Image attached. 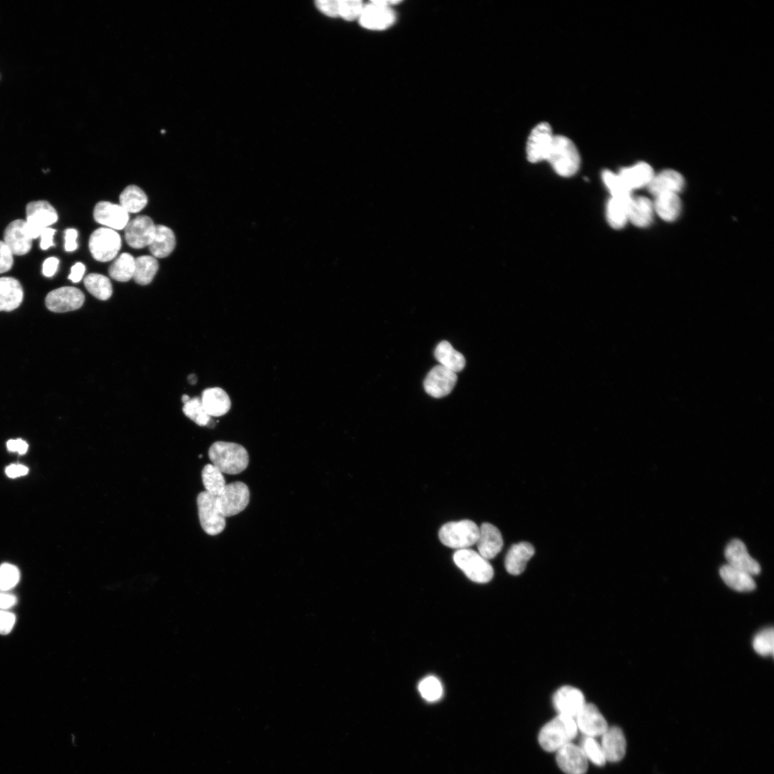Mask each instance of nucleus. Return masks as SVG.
<instances>
[{
    "instance_id": "22",
    "label": "nucleus",
    "mask_w": 774,
    "mask_h": 774,
    "mask_svg": "<svg viewBox=\"0 0 774 774\" xmlns=\"http://www.w3.org/2000/svg\"><path fill=\"white\" fill-rule=\"evenodd\" d=\"M601 747L606 761L618 762L625 756L627 742L625 735L618 727L607 729L603 734Z\"/></svg>"
},
{
    "instance_id": "44",
    "label": "nucleus",
    "mask_w": 774,
    "mask_h": 774,
    "mask_svg": "<svg viewBox=\"0 0 774 774\" xmlns=\"http://www.w3.org/2000/svg\"><path fill=\"white\" fill-rule=\"evenodd\" d=\"M588 760L596 766H602L606 763L601 745L594 738L587 737L584 739L582 746Z\"/></svg>"
},
{
    "instance_id": "45",
    "label": "nucleus",
    "mask_w": 774,
    "mask_h": 774,
    "mask_svg": "<svg viewBox=\"0 0 774 774\" xmlns=\"http://www.w3.org/2000/svg\"><path fill=\"white\" fill-rule=\"evenodd\" d=\"M364 6L359 0H342L340 1V17L346 21L359 19Z\"/></svg>"
},
{
    "instance_id": "43",
    "label": "nucleus",
    "mask_w": 774,
    "mask_h": 774,
    "mask_svg": "<svg viewBox=\"0 0 774 774\" xmlns=\"http://www.w3.org/2000/svg\"><path fill=\"white\" fill-rule=\"evenodd\" d=\"M21 577L19 570L10 564L0 567V590L8 591L15 587Z\"/></svg>"
},
{
    "instance_id": "31",
    "label": "nucleus",
    "mask_w": 774,
    "mask_h": 774,
    "mask_svg": "<svg viewBox=\"0 0 774 774\" xmlns=\"http://www.w3.org/2000/svg\"><path fill=\"white\" fill-rule=\"evenodd\" d=\"M720 575L727 586L735 591L746 592L756 589V582L751 574L729 565L721 568Z\"/></svg>"
},
{
    "instance_id": "34",
    "label": "nucleus",
    "mask_w": 774,
    "mask_h": 774,
    "mask_svg": "<svg viewBox=\"0 0 774 774\" xmlns=\"http://www.w3.org/2000/svg\"><path fill=\"white\" fill-rule=\"evenodd\" d=\"M158 270V262L153 256L144 255L135 259L133 279L141 286L151 283Z\"/></svg>"
},
{
    "instance_id": "51",
    "label": "nucleus",
    "mask_w": 774,
    "mask_h": 774,
    "mask_svg": "<svg viewBox=\"0 0 774 774\" xmlns=\"http://www.w3.org/2000/svg\"><path fill=\"white\" fill-rule=\"evenodd\" d=\"M78 232L75 229H68L66 231V245L65 248L67 252L75 251L78 248L77 243Z\"/></svg>"
},
{
    "instance_id": "47",
    "label": "nucleus",
    "mask_w": 774,
    "mask_h": 774,
    "mask_svg": "<svg viewBox=\"0 0 774 774\" xmlns=\"http://www.w3.org/2000/svg\"><path fill=\"white\" fill-rule=\"evenodd\" d=\"M13 265V253L4 241H0V274L9 271Z\"/></svg>"
},
{
    "instance_id": "25",
    "label": "nucleus",
    "mask_w": 774,
    "mask_h": 774,
    "mask_svg": "<svg viewBox=\"0 0 774 774\" xmlns=\"http://www.w3.org/2000/svg\"><path fill=\"white\" fill-rule=\"evenodd\" d=\"M618 175L632 192L634 190L648 187L655 174L649 163L642 161L632 167L622 169Z\"/></svg>"
},
{
    "instance_id": "9",
    "label": "nucleus",
    "mask_w": 774,
    "mask_h": 774,
    "mask_svg": "<svg viewBox=\"0 0 774 774\" xmlns=\"http://www.w3.org/2000/svg\"><path fill=\"white\" fill-rule=\"evenodd\" d=\"M401 4V1H373L365 6L359 19L361 25L371 30H383L391 28L395 22V13L391 6Z\"/></svg>"
},
{
    "instance_id": "15",
    "label": "nucleus",
    "mask_w": 774,
    "mask_h": 774,
    "mask_svg": "<svg viewBox=\"0 0 774 774\" xmlns=\"http://www.w3.org/2000/svg\"><path fill=\"white\" fill-rule=\"evenodd\" d=\"M96 222L112 230H123L129 222V213L120 205L108 202H98L93 211Z\"/></svg>"
},
{
    "instance_id": "3",
    "label": "nucleus",
    "mask_w": 774,
    "mask_h": 774,
    "mask_svg": "<svg viewBox=\"0 0 774 774\" xmlns=\"http://www.w3.org/2000/svg\"><path fill=\"white\" fill-rule=\"evenodd\" d=\"M578 734L574 718L559 715L541 730L538 741L546 751H558L572 743Z\"/></svg>"
},
{
    "instance_id": "33",
    "label": "nucleus",
    "mask_w": 774,
    "mask_h": 774,
    "mask_svg": "<svg viewBox=\"0 0 774 774\" xmlns=\"http://www.w3.org/2000/svg\"><path fill=\"white\" fill-rule=\"evenodd\" d=\"M631 197V198H632ZM629 200L611 197L606 206V218L610 226L617 230L623 229L629 221Z\"/></svg>"
},
{
    "instance_id": "42",
    "label": "nucleus",
    "mask_w": 774,
    "mask_h": 774,
    "mask_svg": "<svg viewBox=\"0 0 774 774\" xmlns=\"http://www.w3.org/2000/svg\"><path fill=\"white\" fill-rule=\"evenodd\" d=\"M753 647L754 650L761 656L773 655L774 649L773 629L769 628L759 633L753 639Z\"/></svg>"
},
{
    "instance_id": "28",
    "label": "nucleus",
    "mask_w": 774,
    "mask_h": 774,
    "mask_svg": "<svg viewBox=\"0 0 774 774\" xmlns=\"http://www.w3.org/2000/svg\"><path fill=\"white\" fill-rule=\"evenodd\" d=\"M654 213L653 202L645 197H632L628 207L629 221L638 228L649 226Z\"/></svg>"
},
{
    "instance_id": "10",
    "label": "nucleus",
    "mask_w": 774,
    "mask_h": 774,
    "mask_svg": "<svg viewBox=\"0 0 774 774\" xmlns=\"http://www.w3.org/2000/svg\"><path fill=\"white\" fill-rule=\"evenodd\" d=\"M26 214V226L33 239L40 237L43 230L57 223L59 219L57 210L46 201L29 203Z\"/></svg>"
},
{
    "instance_id": "41",
    "label": "nucleus",
    "mask_w": 774,
    "mask_h": 774,
    "mask_svg": "<svg viewBox=\"0 0 774 774\" xmlns=\"http://www.w3.org/2000/svg\"><path fill=\"white\" fill-rule=\"evenodd\" d=\"M419 691L424 699L429 702L439 700L444 694L441 682L434 676L423 679L419 685Z\"/></svg>"
},
{
    "instance_id": "5",
    "label": "nucleus",
    "mask_w": 774,
    "mask_h": 774,
    "mask_svg": "<svg viewBox=\"0 0 774 774\" xmlns=\"http://www.w3.org/2000/svg\"><path fill=\"white\" fill-rule=\"evenodd\" d=\"M454 560L466 577L475 583L486 584L494 576L493 568L488 560L472 549L458 550L455 553Z\"/></svg>"
},
{
    "instance_id": "55",
    "label": "nucleus",
    "mask_w": 774,
    "mask_h": 774,
    "mask_svg": "<svg viewBox=\"0 0 774 774\" xmlns=\"http://www.w3.org/2000/svg\"><path fill=\"white\" fill-rule=\"evenodd\" d=\"M16 603L17 599L15 596L6 593H0V608H1V609H9V608L14 606Z\"/></svg>"
},
{
    "instance_id": "4",
    "label": "nucleus",
    "mask_w": 774,
    "mask_h": 774,
    "mask_svg": "<svg viewBox=\"0 0 774 774\" xmlns=\"http://www.w3.org/2000/svg\"><path fill=\"white\" fill-rule=\"evenodd\" d=\"M480 528L470 520L450 522L442 526L439 538L446 546L458 550L469 548L477 543Z\"/></svg>"
},
{
    "instance_id": "20",
    "label": "nucleus",
    "mask_w": 774,
    "mask_h": 774,
    "mask_svg": "<svg viewBox=\"0 0 774 774\" xmlns=\"http://www.w3.org/2000/svg\"><path fill=\"white\" fill-rule=\"evenodd\" d=\"M33 238L30 236L26 222L22 219L13 221L6 229L4 243L13 255H23L32 248Z\"/></svg>"
},
{
    "instance_id": "35",
    "label": "nucleus",
    "mask_w": 774,
    "mask_h": 774,
    "mask_svg": "<svg viewBox=\"0 0 774 774\" xmlns=\"http://www.w3.org/2000/svg\"><path fill=\"white\" fill-rule=\"evenodd\" d=\"M84 285L88 291L99 300L107 301L112 296V283L105 275L98 273L89 274L84 280Z\"/></svg>"
},
{
    "instance_id": "30",
    "label": "nucleus",
    "mask_w": 774,
    "mask_h": 774,
    "mask_svg": "<svg viewBox=\"0 0 774 774\" xmlns=\"http://www.w3.org/2000/svg\"><path fill=\"white\" fill-rule=\"evenodd\" d=\"M654 213L667 222H673L680 215L682 203L678 194L666 193L655 197Z\"/></svg>"
},
{
    "instance_id": "23",
    "label": "nucleus",
    "mask_w": 774,
    "mask_h": 774,
    "mask_svg": "<svg viewBox=\"0 0 774 774\" xmlns=\"http://www.w3.org/2000/svg\"><path fill=\"white\" fill-rule=\"evenodd\" d=\"M685 186V180L678 172L666 170L654 175L648 185L649 192L654 197L662 194H678Z\"/></svg>"
},
{
    "instance_id": "14",
    "label": "nucleus",
    "mask_w": 774,
    "mask_h": 774,
    "mask_svg": "<svg viewBox=\"0 0 774 774\" xmlns=\"http://www.w3.org/2000/svg\"><path fill=\"white\" fill-rule=\"evenodd\" d=\"M125 229V240L135 249L149 247L156 231L153 220L148 216H139L129 222Z\"/></svg>"
},
{
    "instance_id": "27",
    "label": "nucleus",
    "mask_w": 774,
    "mask_h": 774,
    "mask_svg": "<svg viewBox=\"0 0 774 774\" xmlns=\"http://www.w3.org/2000/svg\"><path fill=\"white\" fill-rule=\"evenodd\" d=\"M23 289L20 282L11 277L0 278V311H12L23 301Z\"/></svg>"
},
{
    "instance_id": "7",
    "label": "nucleus",
    "mask_w": 774,
    "mask_h": 774,
    "mask_svg": "<svg viewBox=\"0 0 774 774\" xmlns=\"http://www.w3.org/2000/svg\"><path fill=\"white\" fill-rule=\"evenodd\" d=\"M250 490L243 482L226 485L224 490L216 496V504L224 516H236L246 509L250 502Z\"/></svg>"
},
{
    "instance_id": "39",
    "label": "nucleus",
    "mask_w": 774,
    "mask_h": 774,
    "mask_svg": "<svg viewBox=\"0 0 774 774\" xmlns=\"http://www.w3.org/2000/svg\"><path fill=\"white\" fill-rule=\"evenodd\" d=\"M602 180L611 193L612 197L629 200L633 197L632 192L627 187L618 174L610 171H604L602 173Z\"/></svg>"
},
{
    "instance_id": "2",
    "label": "nucleus",
    "mask_w": 774,
    "mask_h": 774,
    "mask_svg": "<svg viewBox=\"0 0 774 774\" xmlns=\"http://www.w3.org/2000/svg\"><path fill=\"white\" fill-rule=\"evenodd\" d=\"M546 161L558 175L570 178L579 171L581 157L577 147L570 138L555 135Z\"/></svg>"
},
{
    "instance_id": "54",
    "label": "nucleus",
    "mask_w": 774,
    "mask_h": 774,
    "mask_svg": "<svg viewBox=\"0 0 774 774\" xmlns=\"http://www.w3.org/2000/svg\"><path fill=\"white\" fill-rule=\"evenodd\" d=\"M28 468L22 465H11L6 470L7 475L12 478L24 476L28 473Z\"/></svg>"
},
{
    "instance_id": "16",
    "label": "nucleus",
    "mask_w": 774,
    "mask_h": 774,
    "mask_svg": "<svg viewBox=\"0 0 774 774\" xmlns=\"http://www.w3.org/2000/svg\"><path fill=\"white\" fill-rule=\"evenodd\" d=\"M574 720L578 730L587 737H601L609 729L604 717L591 703H586Z\"/></svg>"
},
{
    "instance_id": "46",
    "label": "nucleus",
    "mask_w": 774,
    "mask_h": 774,
    "mask_svg": "<svg viewBox=\"0 0 774 774\" xmlns=\"http://www.w3.org/2000/svg\"><path fill=\"white\" fill-rule=\"evenodd\" d=\"M316 6L325 16L340 17V0H318L316 2Z\"/></svg>"
},
{
    "instance_id": "11",
    "label": "nucleus",
    "mask_w": 774,
    "mask_h": 774,
    "mask_svg": "<svg viewBox=\"0 0 774 774\" xmlns=\"http://www.w3.org/2000/svg\"><path fill=\"white\" fill-rule=\"evenodd\" d=\"M555 136L549 124L541 122L536 125L528 138L526 154L528 161L533 163L546 161Z\"/></svg>"
},
{
    "instance_id": "38",
    "label": "nucleus",
    "mask_w": 774,
    "mask_h": 774,
    "mask_svg": "<svg viewBox=\"0 0 774 774\" xmlns=\"http://www.w3.org/2000/svg\"><path fill=\"white\" fill-rule=\"evenodd\" d=\"M202 479L205 491L214 496L222 492L226 485L224 473L212 464L204 467Z\"/></svg>"
},
{
    "instance_id": "8",
    "label": "nucleus",
    "mask_w": 774,
    "mask_h": 774,
    "mask_svg": "<svg viewBox=\"0 0 774 774\" xmlns=\"http://www.w3.org/2000/svg\"><path fill=\"white\" fill-rule=\"evenodd\" d=\"M122 248V238L114 230L98 229L90 237L89 249L93 258L108 262L115 258Z\"/></svg>"
},
{
    "instance_id": "21",
    "label": "nucleus",
    "mask_w": 774,
    "mask_h": 774,
    "mask_svg": "<svg viewBox=\"0 0 774 774\" xmlns=\"http://www.w3.org/2000/svg\"><path fill=\"white\" fill-rule=\"evenodd\" d=\"M479 554L487 560L495 558L502 551L504 540L501 531L495 526L484 523L480 528L477 542Z\"/></svg>"
},
{
    "instance_id": "52",
    "label": "nucleus",
    "mask_w": 774,
    "mask_h": 774,
    "mask_svg": "<svg viewBox=\"0 0 774 774\" xmlns=\"http://www.w3.org/2000/svg\"><path fill=\"white\" fill-rule=\"evenodd\" d=\"M55 230L47 228L43 230L40 234L41 243L40 248L42 250H47L50 247L54 246L53 238L54 236Z\"/></svg>"
},
{
    "instance_id": "13",
    "label": "nucleus",
    "mask_w": 774,
    "mask_h": 774,
    "mask_svg": "<svg viewBox=\"0 0 774 774\" xmlns=\"http://www.w3.org/2000/svg\"><path fill=\"white\" fill-rule=\"evenodd\" d=\"M85 296L75 287H62L50 292L45 299L47 308L54 313H67L79 309Z\"/></svg>"
},
{
    "instance_id": "18",
    "label": "nucleus",
    "mask_w": 774,
    "mask_h": 774,
    "mask_svg": "<svg viewBox=\"0 0 774 774\" xmlns=\"http://www.w3.org/2000/svg\"><path fill=\"white\" fill-rule=\"evenodd\" d=\"M553 703L559 715L575 718L585 705V698L582 692L572 686L560 688L553 698Z\"/></svg>"
},
{
    "instance_id": "17",
    "label": "nucleus",
    "mask_w": 774,
    "mask_h": 774,
    "mask_svg": "<svg viewBox=\"0 0 774 774\" xmlns=\"http://www.w3.org/2000/svg\"><path fill=\"white\" fill-rule=\"evenodd\" d=\"M725 558L729 565L751 576L761 572L759 564L749 555L746 545L741 540L734 539L728 544L725 550Z\"/></svg>"
},
{
    "instance_id": "53",
    "label": "nucleus",
    "mask_w": 774,
    "mask_h": 774,
    "mask_svg": "<svg viewBox=\"0 0 774 774\" xmlns=\"http://www.w3.org/2000/svg\"><path fill=\"white\" fill-rule=\"evenodd\" d=\"M85 272L86 266L81 262H78L72 267L69 279L74 283H79L82 280Z\"/></svg>"
},
{
    "instance_id": "36",
    "label": "nucleus",
    "mask_w": 774,
    "mask_h": 774,
    "mask_svg": "<svg viewBox=\"0 0 774 774\" xmlns=\"http://www.w3.org/2000/svg\"><path fill=\"white\" fill-rule=\"evenodd\" d=\"M135 258L129 253L122 254L108 270L110 277L119 282H127L134 276Z\"/></svg>"
},
{
    "instance_id": "50",
    "label": "nucleus",
    "mask_w": 774,
    "mask_h": 774,
    "mask_svg": "<svg viewBox=\"0 0 774 774\" xmlns=\"http://www.w3.org/2000/svg\"><path fill=\"white\" fill-rule=\"evenodd\" d=\"M7 447L9 451L17 452L21 455L25 454L28 450L27 442L21 439L9 440Z\"/></svg>"
},
{
    "instance_id": "1",
    "label": "nucleus",
    "mask_w": 774,
    "mask_h": 774,
    "mask_svg": "<svg viewBox=\"0 0 774 774\" xmlns=\"http://www.w3.org/2000/svg\"><path fill=\"white\" fill-rule=\"evenodd\" d=\"M209 458L215 467L223 473L237 475L248 466L249 456L246 449L234 442L219 441L209 448Z\"/></svg>"
},
{
    "instance_id": "40",
    "label": "nucleus",
    "mask_w": 774,
    "mask_h": 774,
    "mask_svg": "<svg viewBox=\"0 0 774 774\" xmlns=\"http://www.w3.org/2000/svg\"><path fill=\"white\" fill-rule=\"evenodd\" d=\"M183 412L188 418L200 426H208L211 422V417L205 410L201 399L198 398L190 399L184 404Z\"/></svg>"
},
{
    "instance_id": "32",
    "label": "nucleus",
    "mask_w": 774,
    "mask_h": 774,
    "mask_svg": "<svg viewBox=\"0 0 774 774\" xmlns=\"http://www.w3.org/2000/svg\"><path fill=\"white\" fill-rule=\"evenodd\" d=\"M434 356L441 366L455 373L461 371L466 366V362L464 356L446 341L441 342L437 345Z\"/></svg>"
},
{
    "instance_id": "57",
    "label": "nucleus",
    "mask_w": 774,
    "mask_h": 774,
    "mask_svg": "<svg viewBox=\"0 0 774 774\" xmlns=\"http://www.w3.org/2000/svg\"><path fill=\"white\" fill-rule=\"evenodd\" d=\"M192 377H193V378H192V376H191V375H190V376H189V381H190L191 382V381H192V380H193V384H195V383L197 382V377H196V376H195V374H192Z\"/></svg>"
},
{
    "instance_id": "6",
    "label": "nucleus",
    "mask_w": 774,
    "mask_h": 774,
    "mask_svg": "<svg viewBox=\"0 0 774 774\" xmlns=\"http://www.w3.org/2000/svg\"><path fill=\"white\" fill-rule=\"evenodd\" d=\"M197 503L200 524L204 532L209 536L223 532L226 526V520L218 508L216 496L206 491L202 492L197 496Z\"/></svg>"
},
{
    "instance_id": "19",
    "label": "nucleus",
    "mask_w": 774,
    "mask_h": 774,
    "mask_svg": "<svg viewBox=\"0 0 774 774\" xmlns=\"http://www.w3.org/2000/svg\"><path fill=\"white\" fill-rule=\"evenodd\" d=\"M557 761L567 774H585L588 769V759L584 751L572 743L558 751Z\"/></svg>"
},
{
    "instance_id": "56",
    "label": "nucleus",
    "mask_w": 774,
    "mask_h": 774,
    "mask_svg": "<svg viewBox=\"0 0 774 774\" xmlns=\"http://www.w3.org/2000/svg\"><path fill=\"white\" fill-rule=\"evenodd\" d=\"M182 400H183V403L184 404H185V403H187V402H189L190 400V398L188 395H185L183 396Z\"/></svg>"
},
{
    "instance_id": "49",
    "label": "nucleus",
    "mask_w": 774,
    "mask_h": 774,
    "mask_svg": "<svg viewBox=\"0 0 774 774\" xmlns=\"http://www.w3.org/2000/svg\"><path fill=\"white\" fill-rule=\"evenodd\" d=\"M59 265V260L57 258H49L43 263L42 272L46 277H52L57 272Z\"/></svg>"
},
{
    "instance_id": "37",
    "label": "nucleus",
    "mask_w": 774,
    "mask_h": 774,
    "mask_svg": "<svg viewBox=\"0 0 774 774\" xmlns=\"http://www.w3.org/2000/svg\"><path fill=\"white\" fill-rule=\"evenodd\" d=\"M120 205L128 213H137L147 204L148 198L145 192L136 185L127 187L121 194Z\"/></svg>"
},
{
    "instance_id": "12",
    "label": "nucleus",
    "mask_w": 774,
    "mask_h": 774,
    "mask_svg": "<svg viewBox=\"0 0 774 774\" xmlns=\"http://www.w3.org/2000/svg\"><path fill=\"white\" fill-rule=\"evenodd\" d=\"M458 381L456 373L441 365L434 366L427 374L424 387L426 393L434 398L448 396Z\"/></svg>"
},
{
    "instance_id": "48",
    "label": "nucleus",
    "mask_w": 774,
    "mask_h": 774,
    "mask_svg": "<svg viewBox=\"0 0 774 774\" xmlns=\"http://www.w3.org/2000/svg\"><path fill=\"white\" fill-rule=\"evenodd\" d=\"M16 621L13 613L0 611V634L8 635L13 629Z\"/></svg>"
},
{
    "instance_id": "24",
    "label": "nucleus",
    "mask_w": 774,
    "mask_h": 774,
    "mask_svg": "<svg viewBox=\"0 0 774 774\" xmlns=\"http://www.w3.org/2000/svg\"><path fill=\"white\" fill-rule=\"evenodd\" d=\"M534 554L535 548L531 543L521 542L514 544L509 550L505 560L507 571L514 576L521 574Z\"/></svg>"
},
{
    "instance_id": "26",
    "label": "nucleus",
    "mask_w": 774,
    "mask_h": 774,
    "mask_svg": "<svg viewBox=\"0 0 774 774\" xmlns=\"http://www.w3.org/2000/svg\"><path fill=\"white\" fill-rule=\"evenodd\" d=\"M202 405L210 417H221L226 415L231 408V401L227 393L219 388L206 389L202 395Z\"/></svg>"
},
{
    "instance_id": "29",
    "label": "nucleus",
    "mask_w": 774,
    "mask_h": 774,
    "mask_svg": "<svg viewBox=\"0 0 774 774\" xmlns=\"http://www.w3.org/2000/svg\"><path fill=\"white\" fill-rule=\"evenodd\" d=\"M176 238L173 231L163 226H156L149 250L155 258L168 257L175 250Z\"/></svg>"
}]
</instances>
